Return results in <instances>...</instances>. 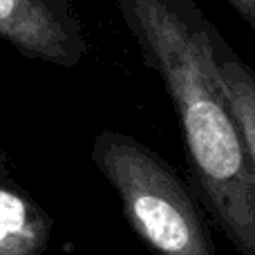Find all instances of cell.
Segmentation results:
<instances>
[{
    "instance_id": "1",
    "label": "cell",
    "mask_w": 255,
    "mask_h": 255,
    "mask_svg": "<svg viewBox=\"0 0 255 255\" xmlns=\"http://www.w3.org/2000/svg\"><path fill=\"white\" fill-rule=\"evenodd\" d=\"M143 65L175 108L193 188L240 255H255V166L222 90L213 34L195 0H117Z\"/></svg>"
},
{
    "instance_id": "2",
    "label": "cell",
    "mask_w": 255,
    "mask_h": 255,
    "mask_svg": "<svg viewBox=\"0 0 255 255\" xmlns=\"http://www.w3.org/2000/svg\"><path fill=\"white\" fill-rule=\"evenodd\" d=\"M119 195L124 217L154 255H217L206 211L170 161L119 130H101L90 150Z\"/></svg>"
},
{
    "instance_id": "3",
    "label": "cell",
    "mask_w": 255,
    "mask_h": 255,
    "mask_svg": "<svg viewBox=\"0 0 255 255\" xmlns=\"http://www.w3.org/2000/svg\"><path fill=\"white\" fill-rule=\"evenodd\" d=\"M0 43L29 61L63 70L88 54V40L72 0H0Z\"/></svg>"
},
{
    "instance_id": "4",
    "label": "cell",
    "mask_w": 255,
    "mask_h": 255,
    "mask_svg": "<svg viewBox=\"0 0 255 255\" xmlns=\"http://www.w3.org/2000/svg\"><path fill=\"white\" fill-rule=\"evenodd\" d=\"M54 220L25 188L0 179V255H43Z\"/></svg>"
},
{
    "instance_id": "5",
    "label": "cell",
    "mask_w": 255,
    "mask_h": 255,
    "mask_svg": "<svg viewBox=\"0 0 255 255\" xmlns=\"http://www.w3.org/2000/svg\"><path fill=\"white\" fill-rule=\"evenodd\" d=\"M213 47L222 90L238 119L255 166V70L240 58V54L231 47L220 29L213 34Z\"/></svg>"
},
{
    "instance_id": "6",
    "label": "cell",
    "mask_w": 255,
    "mask_h": 255,
    "mask_svg": "<svg viewBox=\"0 0 255 255\" xmlns=\"http://www.w3.org/2000/svg\"><path fill=\"white\" fill-rule=\"evenodd\" d=\"M233 7V11L249 25V29L255 34V0H226Z\"/></svg>"
},
{
    "instance_id": "7",
    "label": "cell",
    "mask_w": 255,
    "mask_h": 255,
    "mask_svg": "<svg viewBox=\"0 0 255 255\" xmlns=\"http://www.w3.org/2000/svg\"><path fill=\"white\" fill-rule=\"evenodd\" d=\"M9 170H7V152L0 148V179H7Z\"/></svg>"
}]
</instances>
